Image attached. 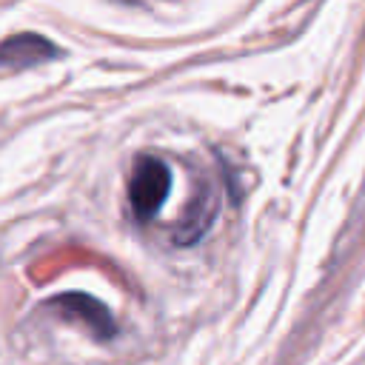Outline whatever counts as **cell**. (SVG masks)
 Returning a JSON list of instances; mask_svg holds the SVG:
<instances>
[{
  "mask_svg": "<svg viewBox=\"0 0 365 365\" xmlns=\"http://www.w3.org/2000/svg\"><path fill=\"white\" fill-rule=\"evenodd\" d=\"M214 217H217V194H214L211 185H200L194 191V197L188 200L185 211L180 214L177 225H174V242L177 245L197 242L208 231V225L214 222Z\"/></svg>",
  "mask_w": 365,
  "mask_h": 365,
  "instance_id": "277c9868",
  "label": "cell"
},
{
  "mask_svg": "<svg viewBox=\"0 0 365 365\" xmlns=\"http://www.w3.org/2000/svg\"><path fill=\"white\" fill-rule=\"evenodd\" d=\"M48 305H54V308L63 311L66 317L83 322L97 339H108V336L117 334L114 317H111V311L106 308V302H100V299L88 297V294H77V291L60 294V297H54Z\"/></svg>",
  "mask_w": 365,
  "mask_h": 365,
  "instance_id": "3957f363",
  "label": "cell"
},
{
  "mask_svg": "<svg viewBox=\"0 0 365 365\" xmlns=\"http://www.w3.org/2000/svg\"><path fill=\"white\" fill-rule=\"evenodd\" d=\"M171 191V168L165 160L143 154L134 160L131 165V177H128V205L134 220L148 222L160 214L165 197Z\"/></svg>",
  "mask_w": 365,
  "mask_h": 365,
  "instance_id": "6da1fadb",
  "label": "cell"
},
{
  "mask_svg": "<svg viewBox=\"0 0 365 365\" xmlns=\"http://www.w3.org/2000/svg\"><path fill=\"white\" fill-rule=\"evenodd\" d=\"M54 57H60V48L48 37L34 34V31H20L0 43V66L11 68V71L31 68V66L48 63Z\"/></svg>",
  "mask_w": 365,
  "mask_h": 365,
  "instance_id": "7a4b0ae2",
  "label": "cell"
}]
</instances>
